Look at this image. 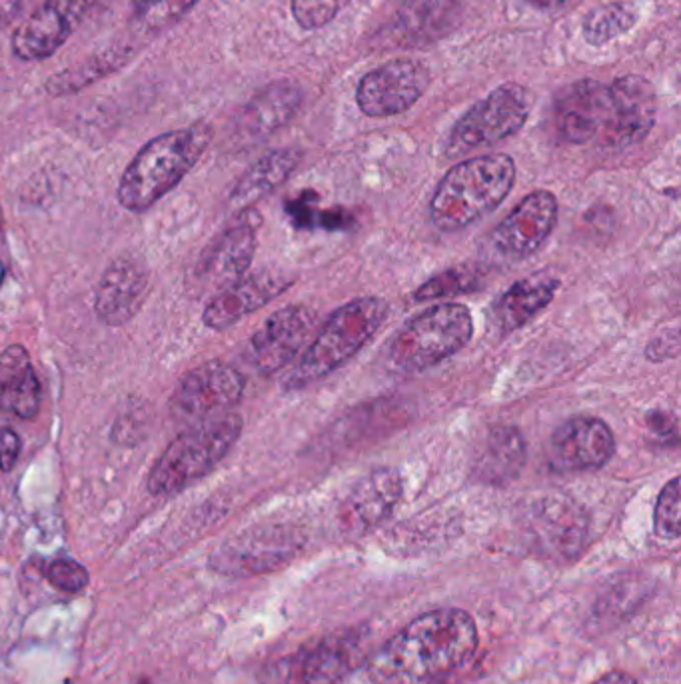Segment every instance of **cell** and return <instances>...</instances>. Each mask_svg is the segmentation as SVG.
Returning a JSON list of instances; mask_svg holds the SVG:
<instances>
[{"label":"cell","instance_id":"17","mask_svg":"<svg viewBox=\"0 0 681 684\" xmlns=\"http://www.w3.org/2000/svg\"><path fill=\"white\" fill-rule=\"evenodd\" d=\"M402 491L404 483L396 469H376L348 491L338 505L336 520L350 535L366 533L396 508Z\"/></svg>","mask_w":681,"mask_h":684},{"label":"cell","instance_id":"34","mask_svg":"<svg viewBox=\"0 0 681 684\" xmlns=\"http://www.w3.org/2000/svg\"><path fill=\"white\" fill-rule=\"evenodd\" d=\"M680 478L673 476L668 485L661 488L658 505H656V533L666 540H678L680 527Z\"/></svg>","mask_w":681,"mask_h":684},{"label":"cell","instance_id":"20","mask_svg":"<svg viewBox=\"0 0 681 684\" xmlns=\"http://www.w3.org/2000/svg\"><path fill=\"white\" fill-rule=\"evenodd\" d=\"M460 21V0H404L392 36L400 49H426L450 36Z\"/></svg>","mask_w":681,"mask_h":684},{"label":"cell","instance_id":"12","mask_svg":"<svg viewBox=\"0 0 681 684\" xmlns=\"http://www.w3.org/2000/svg\"><path fill=\"white\" fill-rule=\"evenodd\" d=\"M258 227L260 217L256 212L242 211L200 254L194 264V283L222 291L242 278L256 253Z\"/></svg>","mask_w":681,"mask_h":684},{"label":"cell","instance_id":"26","mask_svg":"<svg viewBox=\"0 0 681 684\" xmlns=\"http://www.w3.org/2000/svg\"><path fill=\"white\" fill-rule=\"evenodd\" d=\"M524 520L534 538H545L547 545L570 548L586 530L584 515L570 498L560 495L538 496L524 506Z\"/></svg>","mask_w":681,"mask_h":684},{"label":"cell","instance_id":"24","mask_svg":"<svg viewBox=\"0 0 681 684\" xmlns=\"http://www.w3.org/2000/svg\"><path fill=\"white\" fill-rule=\"evenodd\" d=\"M41 407V382L32 369L26 348L12 345L0 355V411L24 421L34 419Z\"/></svg>","mask_w":681,"mask_h":684},{"label":"cell","instance_id":"32","mask_svg":"<svg viewBox=\"0 0 681 684\" xmlns=\"http://www.w3.org/2000/svg\"><path fill=\"white\" fill-rule=\"evenodd\" d=\"M478 276L461 269H451L446 273L434 276L428 283L419 286L414 293V298L418 303L432 301V298H441V296L461 295V293H472L473 288H478Z\"/></svg>","mask_w":681,"mask_h":684},{"label":"cell","instance_id":"4","mask_svg":"<svg viewBox=\"0 0 681 684\" xmlns=\"http://www.w3.org/2000/svg\"><path fill=\"white\" fill-rule=\"evenodd\" d=\"M389 311V303L380 296H364L340 306L286 375L284 389H306L347 365L374 338Z\"/></svg>","mask_w":681,"mask_h":684},{"label":"cell","instance_id":"30","mask_svg":"<svg viewBox=\"0 0 681 684\" xmlns=\"http://www.w3.org/2000/svg\"><path fill=\"white\" fill-rule=\"evenodd\" d=\"M200 0H132L130 21L138 32L157 34L189 14Z\"/></svg>","mask_w":681,"mask_h":684},{"label":"cell","instance_id":"13","mask_svg":"<svg viewBox=\"0 0 681 684\" xmlns=\"http://www.w3.org/2000/svg\"><path fill=\"white\" fill-rule=\"evenodd\" d=\"M300 537L290 527H256L222 545L212 557V569L234 577L278 569L298 553Z\"/></svg>","mask_w":681,"mask_h":684},{"label":"cell","instance_id":"25","mask_svg":"<svg viewBox=\"0 0 681 684\" xmlns=\"http://www.w3.org/2000/svg\"><path fill=\"white\" fill-rule=\"evenodd\" d=\"M302 105L300 86L280 81L263 88L242 108L241 128L254 138L270 137L286 127Z\"/></svg>","mask_w":681,"mask_h":684},{"label":"cell","instance_id":"31","mask_svg":"<svg viewBox=\"0 0 681 684\" xmlns=\"http://www.w3.org/2000/svg\"><path fill=\"white\" fill-rule=\"evenodd\" d=\"M126 59H128V51H120V49L100 53L93 61H86L68 73L56 74V76H53V81H49L46 88H49V93H54V95L81 91L96 78L113 73L118 64H125Z\"/></svg>","mask_w":681,"mask_h":684},{"label":"cell","instance_id":"35","mask_svg":"<svg viewBox=\"0 0 681 684\" xmlns=\"http://www.w3.org/2000/svg\"><path fill=\"white\" fill-rule=\"evenodd\" d=\"M46 579L53 585L54 589L63 590L76 594L88 587V570L83 565L71 558L54 560L53 565L46 570Z\"/></svg>","mask_w":681,"mask_h":684},{"label":"cell","instance_id":"7","mask_svg":"<svg viewBox=\"0 0 681 684\" xmlns=\"http://www.w3.org/2000/svg\"><path fill=\"white\" fill-rule=\"evenodd\" d=\"M530 95L524 86L508 83L493 88L461 116L446 140V157L468 155L470 150L493 147L514 137L528 123Z\"/></svg>","mask_w":681,"mask_h":684},{"label":"cell","instance_id":"33","mask_svg":"<svg viewBox=\"0 0 681 684\" xmlns=\"http://www.w3.org/2000/svg\"><path fill=\"white\" fill-rule=\"evenodd\" d=\"M350 0H290L294 21L305 31H320L334 21Z\"/></svg>","mask_w":681,"mask_h":684},{"label":"cell","instance_id":"22","mask_svg":"<svg viewBox=\"0 0 681 684\" xmlns=\"http://www.w3.org/2000/svg\"><path fill=\"white\" fill-rule=\"evenodd\" d=\"M606 85L594 78H582L566 86L556 98L554 118L560 137L570 145H586L598 138Z\"/></svg>","mask_w":681,"mask_h":684},{"label":"cell","instance_id":"8","mask_svg":"<svg viewBox=\"0 0 681 684\" xmlns=\"http://www.w3.org/2000/svg\"><path fill=\"white\" fill-rule=\"evenodd\" d=\"M246 380L238 370L212 360L187 372L170 397V414L187 427L231 412L241 402Z\"/></svg>","mask_w":681,"mask_h":684},{"label":"cell","instance_id":"41","mask_svg":"<svg viewBox=\"0 0 681 684\" xmlns=\"http://www.w3.org/2000/svg\"><path fill=\"white\" fill-rule=\"evenodd\" d=\"M140 684H150V681H142Z\"/></svg>","mask_w":681,"mask_h":684},{"label":"cell","instance_id":"36","mask_svg":"<svg viewBox=\"0 0 681 684\" xmlns=\"http://www.w3.org/2000/svg\"><path fill=\"white\" fill-rule=\"evenodd\" d=\"M680 355V333L678 328L666 330L661 337L653 338L648 348H646V357L653 362L661 360H673Z\"/></svg>","mask_w":681,"mask_h":684},{"label":"cell","instance_id":"15","mask_svg":"<svg viewBox=\"0 0 681 684\" xmlns=\"http://www.w3.org/2000/svg\"><path fill=\"white\" fill-rule=\"evenodd\" d=\"M315 330V315L305 305H288L266 318L248 345L252 367L274 375L288 367Z\"/></svg>","mask_w":681,"mask_h":684},{"label":"cell","instance_id":"5","mask_svg":"<svg viewBox=\"0 0 681 684\" xmlns=\"http://www.w3.org/2000/svg\"><path fill=\"white\" fill-rule=\"evenodd\" d=\"M238 412H226L187 427L152 466L147 486L150 495H177L221 463L242 432Z\"/></svg>","mask_w":681,"mask_h":684},{"label":"cell","instance_id":"39","mask_svg":"<svg viewBox=\"0 0 681 684\" xmlns=\"http://www.w3.org/2000/svg\"><path fill=\"white\" fill-rule=\"evenodd\" d=\"M525 2L532 4L535 9H556V7H562L570 0H525Z\"/></svg>","mask_w":681,"mask_h":684},{"label":"cell","instance_id":"10","mask_svg":"<svg viewBox=\"0 0 681 684\" xmlns=\"http://www.w3.org/2000/svg\"><path fill=\"white\" fill-rule=\"evenodd\" d=\"M430 69L418 59H396L364 74L358 83L357 105L370 118L402 115L430 86Z\"/></svg>","mask_w":681,"mask_h":684},{"label":"cell","instance_id":"21","mask_svg":"<svg viewBox=\"0 0 681 684\" xmlns=\"http://www.w3.org/2000/svg\"><path fill=\"white\" fill-rule=\"evenodd\" d=\"M290 285L292 278L266 271L238 278L236 283L222 288L221 293L210 301L202 320L206 327L214 330L231 328L244 316L273 303L274 298L283 295Z\"/></svg>","mask_w":681,"mask_h":684},{"label":"cell","instance_id":"40","mask_svg":"<svg viewBox=\"0 0 681 684\" xmlns=\"http://www.w3.org/2000/svg\"><path fill=\"white\" fill-rule=\"evenodd\" d=\"M0 227H2V211H0Z\"/></svg>","mask_w":681,"mask_h":684},{"label":"cell","instance_id":"29","mask_svg":"<svg viewBox=\"0 0 681 684\" xmlns=\"http://www.w3.org/2000/svg\"><path fill=\"white\" fill-rule=\"evenodd\" d=\"M640 21V11L631 0H609L587 12L582 31L587 44L604 46L631 31Z\"/></svg>","mask_w":681,"mask_h":684},{"label":"cell","instance_id":"38","mask_svg":"<svg viewBox=\"0 0 681 684\" xmlns=\"http://www.w3.org/2000/svg\"><path fill=\"white\" fill-rule=\"evenodd\" d=\"M592 684H641L638 678H634L631 674L624 671H611V673L599 676L598 681Z\"/></svg>","mask_w":681,"mask_h":684},{"label":"cell","instance_id":"6","mask_svg":"<svg viewBox=\"0 0 681 684\" xmlns=\"http://www.w3.org/2000/svg\"><path fill=\"white\" fill-rule=\"evenodd\" d=\"M472 313L458 303H441L406 320L390 338L384 360L402 375H416L440 365L470 343Z\"/></svg>","mask_w":681,"mask_h":684},{"label":"cell","instance_id":"28","mask_svg":"<svg viewBox=\"0 0 681 684\" xmlns=\"http://www.w3.org/2000/svg\"><path fill=\"white\" fill-rule=\"evenodd\" d=\"M300 165V152L294 148H278L258 158L251 169L242 175L231 192L234 211H246L254 202L264 199L292 177Z\"/></svg>","mask_w":681,"mask_h":684},{"label":"cell","instance_id":"1","mask_svg":"<svg viewBox=\"0 0 681 684\" xmlns=\"http://www.w3.org/2000/svg\"><path fill=\"white\" fill-rule=\"evenodd\" d=\"M478 627L470 612L436 609L408 622L368 664L374 684H444L472 663Z\"/></svg>","mask_w":681,"mask_h":684},{"label":"cell","instance_id":"11","mask_svg":"<svg viewBox=\"0 0 681 684\" xmlns=\"http://www.w3.org/2000/svg\"><path fill=\"white\" fill-rule=\"evenodd\" d=\"M98 0H44L12 34V51L24 63L53 56L83 24Z\"/></svg>","mask_w":681,"mask_h":684},{"label":"cell","instance_id":"37","mask_svg":"<svg viewBox=\"0 0 681 684\" xmlns=\"http://www.w3.org/2000/svg\"><path fill=\"white\" fill-rule=\"evenodd\" d=\"M19 453H21V441L17 432L11 429L0 431V471L4 473L12 471V466L19 461Z\"/></svg>","mask_w":681,"mask_h":684},{"label":"cell","instance_id":"23","mask_svg":"<svg viewBox=\"0 0 681 684\" xmlns=\"http://www.w3.org/2000/svg\"><path fill=\"white\" fill-rule=\"evenodd\" d=\"M560 288V281L545 274H532L503 291L493 303V323L502 335L524 328L538 313L550 305Z\"/></svg>","mask_w":681,"mask_h":684},{"label":"cell","instance_id":"27","mask_svg":"<svg viewBox=\"0 0 681 684\" xmlns=\"http://www.w3.org/2000/svg\"><path fill=\"white\" fill-rule=\"evenodd\" d=\"M525 464V441L515 427H493L473 461V476L486 485H506Z\"/></svg>","mask_w":681,"mask_h":684},{"label":"cell","instance_id":"19","mask_svg":"<svg viewBox=\"0 0 681 684\" xmlns=\"http://www.w3.org/2000/svg\"><path fill=\"white\" fill-rule=\"evenodd\" d=\"M364 654L358 636H328L312 642L286 663L288 684H336L357 669Z\"/></svg>","mask_w":681,"mask_h":684},{"label":"cell","instance_id":"2","mask_svg":"<svg viewBox=\"0 0 681 684\" xmlns=\"http://www.w3.org/2000/svg\"><path fill=\"white\" fill-rule=\"evenodd\" d=\"M212 140V128L196 123L158 135L126 167L118 200L126 211L142 212L162 199L194 169Z\"/></svg>","mask_w":681,"mask_h":684},{"label":"cell","instance_id":"9","mask_svg":"<svg viewBox=\"0 0 681 684\" xmlns=\"http://www.w3.org/2000/svg\"><path fill=\"white\" fill-rule=\"evenodd\" d=\"M658 115V96L640 74L619 76L606 85L598 140L602 147L626 148L650 135Z\"/></svg>","mask_w":681,"mask_h":684},{"label":"cell","instance_id":"3","mask_svg":"<svg viewBox=\"0 0 681 684\" xmlns=\"http://www.w3.org/2000/svg\"><path fill=\"white\" fill-rule=\"evenodd\" d=\"M515 182L514 158L482 155L461 160L440 180L432 199L434 227L441 232L461 231L496 211Z\"/></svg>","mask_w":681,"mask_h":684},{"label":"cell","instance_id":"18","mask_svg":"<svg viewBox=\"0 0 681 684\" xmlns=\"http://www.w3.org/2000/svg\"><path fill=\"white\" fill-rule=\"evenodd\" d=\"M148 293V269L132 254H123L106 269L96 291V315L108 327L135 318Z\"/></svg>","mask_w":681,"mask_h":684},{"label":"cell","instance_id":"14","mask_svg":"<svg viewBox=\"0 0 681 684\" xmlns=\"http://www.w3.org/2000/svg\"><path fill=\"white\" fill-rule=\"evenodd\" d=\"M556 221V197L550 190H534L493 229L490 243L506 261H522L547 241Z\"/></svg>","mask_w":681,"mask_h":684},{"label":"cell","instance_id":"16","mask_svg":"<svg viewBox=\"0 0 681 684\" xmlns=\"http://www.w3.org/2000/svg\"><path fill=\"white\" fill-rule=\"evenodd\" d=\"M616 436L596 417H574L557 427L550 441V461L562 471H592L609 463Z\"/></svg>","mask_w":681,"mask_h":684}]
</instances>
